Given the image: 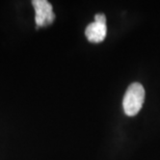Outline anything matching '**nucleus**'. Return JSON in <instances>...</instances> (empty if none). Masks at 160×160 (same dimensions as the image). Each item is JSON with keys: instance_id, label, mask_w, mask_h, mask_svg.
<instances>
[{"instance_id": "f257e3e1", "label": "nucleus", "mask_w": 160, "mask_h": 160, "mask_svg": "<svg viewBox=\"0 0 160 160\" xmlns=\"http://www.w3.org/2000/svg\"><path fill=\"white\" fill-rule=\"evenodd\" d=\"M145 102V88L140 83H132L124 96L123 108L127 116H136Z\"/></svg>"}, {"instance_id": "f03ea898", "label": "nucleus", "mask_w": 160, "mask_h": 160, "mask_svg": "<svg viewBox=\"0 0 160 160\" xmlns=\"http://www.w3.org/2000/svg\"><path fill=\"white\" fill-rule=\"evenodd\" d=\"M107 34L106 17L104 14H97L95 21L85 28V36L91 43H101L105 40Z\"/></svg>"}, {"instance_id": "7ed1b4c3", "label": "nucleus", "mask_w": 160, "mask_h": 160, "mask_svg": "<svg viewBox=\"0 0 160 160\" xmlns=\"http://www.w3.org/2000/svg\"><path fill=\"white\" fill-rule=\"evenodd\" d=\"M32 5L36 9V23L38 27H44L53 23L55 15L49 2L46 0H33Z\"/></svg>"}]
</instances>
